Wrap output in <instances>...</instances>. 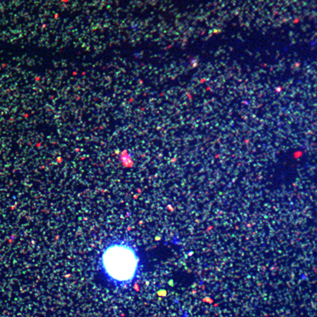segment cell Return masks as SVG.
Listing matches in <instances>:
<instances>
[{"instance_id":"6da1fadb","label":"cell","mask_w":317,"mask_h":317,"mask_svg":"<svg viewBox=\"0 0 317 317\" xmlns=\"http://www.w3.org/2000/svg\"><path fill=\"white\" fill-rule=\"evenodd\" d=\"M99 269L107 283L125 289L134 284L138 278L141 269L140 258L128 244H112L102 252Z\"/></svg>"}]
</instances>
